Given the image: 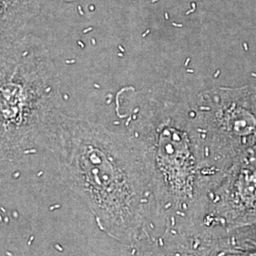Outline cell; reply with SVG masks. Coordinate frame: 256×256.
<instances>
[{
    "label": "cell",
    "instance_id": "obj_3",
    "mask_svg": "<svg viewBox=\"0 0 256 256\" xmlns=\"http://www.w3.org/2000/svg\"><path fill=\"white\" fill-rule=\"evenodd\" d=\"M192 111L206 162L220 182L240 156L256 146V86L208 90Z\"/></svg>",
    "mask_w": 256,
    "mask_h": 256
},
{
    "label": "cell",
    "instance_id": "obj_1",
    "mask_svg": "<svg viewBox=\"0 0 256 256\" xmlns=\"http://www.w3.org/2000/svg\"><path fill=\"white\" fill-rule=\"evenodd\" d=\"M0 124L2 150L16 151L48 137L61 114L54 64L36 38L1 44Z\"/></svg>",
    "mask_w": 256,
    "mask_h": 256
},
{
    "label": "cell",
    "instance_id": "obj_4",
    "mask_svg": "<svg viewBox=\"0 0 256 256\" xmlns=\"http://www.w3.org/2000/svg\"><path fill=\"white\" fill-rule=\"evenodd\" d=\"M208 218L220 230L256 224V146L240 156L208 194Z\"/></svg>",
    "mask_w": 256,
    "mask_h": 256
},
{
    "label": "cell",
    "instance_id": "obj_2",
    "mask_svg": "<svg viewBox=\"0 0 256 256\" xmlns=\"http://www.w3.org/2000/svg\"><path fill=\"white\" fill-rule=\"evenodd\" d=\"M149 142L154 174L176 205L210 194L218 180L205 160L194 111L171 88L150 98L136 118Z\"/></svg>",
    "mask_w": 256,
    "mask_h": 256
},
{
    "label": "cell",
    "instance_id": "obj_5",
    "mask_svg": "<svg viewBox=\"0 0 256 256\" xmlns=\"http://www.w3.org/2000/svg\"><path fill=\"white\" fill-rule=\"evenodd\" d=\"M38 12V0H0L1 44L27 36V26Z\"/></svg>",
    "mask_w": 256,
    "mask_h": 256
},
{
    "label": "cell",
    "instance_id": "obj_6",
    "mask_svg": "<svg viewBox=\"0 0 256 256\" xmlns=\"http://www.w3.org/2000/svg\"><path fill=\"white\" fill-rule=\"evenodd\" d=\"M216 256H256V224L239 229L220 230Z\"/></svg>",
    "mask_w": 256,
    "mask_h": 256
}]
</instances>
